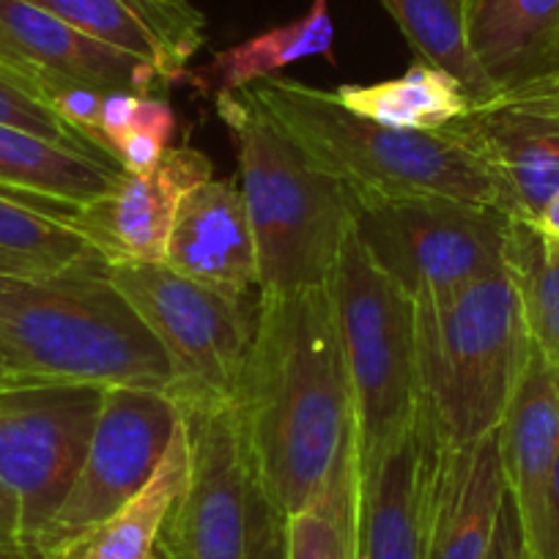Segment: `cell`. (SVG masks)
I'll return each instance as SVG.
<instances>
[{
    "label": "cell",
    "mask_w": 559,
    "mask_h": 559,
    "mask_svg": "<svg viewBox=\"0 0 559 559\" xmlns=\"http://www.w3.org/2000/svg\"><path fill=\"white\" fill-rule=\"evenodd\" d=\"M230 403L252 483L286 519L308 508L357 437L330 286L258 297Z\"/></svg>",
    "instance_id": "1"
},
{
    "label": "cell",
    "mask_w": 559,
    "mask_h": 559,
    "mask_svg": "<svg viewBox=\"0 0 559 559\" xmlns=\"http://www.w3.org/2000/svg\"><path fill=\"white\" fill-rule=\"evenodd\" d=\"M0 354L14 381L170 390L157 337L107 277V263L0 277Z\"/></svg>",
    "instance_id": "2"
},
{
    "label": "cell",
    "mask_w": 559,
    "mask_h": 559,
    "mask_svg": "<svg viewBox=\"0 0 559 559\" xmlns=\"http://www.w3.org/2000/svg\"><path fill=\"white\" fill-rule=\"evenodd\" d=\"M239 157L258 250V297L330 286L352 230V195L308 157L250 88L214 99Z\"/></svg>",
    "instance_id": "3"
},
{
    "label": "cell",
    "mask_w": 559,
    "mask_h": 559,
    "mask_svg": "<svg viewBox=\"0 0 559 559\" xmlns=\"http://www.w3.org/2000/svg\"><path fill=\"white\" fill-rule=\"evenodd\" d=\"M250 91L352 198L448 195L508 212L488 165L450 127L437 132L384 127L343 107L335 91L297 80L269 78Z\"/></svg>",
    "instance_id": "4"
},
{
    "label": "cell",
    "mask_w": 559,
    "mask_h": 559,
    "mask_svg": "<svg viewBox=\"0 0 559 559\" xmlns=\"http://www.w3.org/2000/svg\"><path fill=\"white\" fill-rule=\"evenodd\" d=\"M530 352L508 269L417 302L419 401L453 448L497 433Z\"/></svg>",
    "instance_id": "5"
},
{
    "label": "cell",
    "mask_w": 559,
    "mask_h": 559,
    "mask_svg": "<svg viewBox=\"0 0 559 559\" xmlns=\"http://www.w3.org/2000/svg\"><path fill=\"white\" fill-rule=\"evenodd\" d=\"M330 292L365 453L395 437L419 403L417 302L368 255L354 228Z\"/></svg>",
    "instance_id": "6"
},
{
    "label": "cell",
    "mask_w": 559,
    "mask_h": 559,
    "mask_svg": "<svg viewBox=\"0 0 559 559\" xmlns=\"http://www.w3.org/2000/svg\"><path fill=\"white\" fill-rule=\"evenodd\" d=\"M508 225L502 209L448 195L352 198L354 234L414 302L504 269Z\"/></svg>",
    "instance_id": "7"
},
{
    "label": "cell",
    "mask_w": 559,
    "mask_h": 559,
    "mask_svg": "<svg viewBox=\"0 0 559 559\" xmlns=\"http://www.w3.org/2000/svg\"><path fill=\"white\" fill-rule=\"evenodd\" d=\"M107 277L157 337L179 406L234 401L255 305L181 277L165 263H107Z\"/></svg>",
    "instance_id": "8"
},
{
    "label": "cell",
    "mask_w": 559,
    "mask_h": 559,
    "mask_svg": "<svg viewBox=\"0 0 559 559\" xmlns=\"http://www.w3.org/2000/svg\"><path fill=\"white\" fill-rule=\"evenodd\" d=\"M179 426L181 408L168 390L107 386L83 466L34 543L41 557L61 559L140 493Z\"/></svg>",
    "instance_id": "9"
},
{
    "label": "cell",
    "mask_w": 559,
    "mask_h": 559,
    "mask_svg": "<svg viewBox=\"0 0 559 559\" xmlns=\"http://www.w3.org/2000/svg\"><path fill=\"white\" fill-rule=\"evenodd\" d=\"M105 390L63 381L0 384V486L20 510V537L36 543L67 499Z\"/></svg>",
    "instance_id": "10"
},
{
    "label": "cell",
    "mask_w": 559,
    "mask_h": 559,
    "mask_svg": "<svg viewBox=\"0 0 559 559\" xmlns=\"http://www.w3.org/2000/svg\"><path fill=\"white\" fill-rule=\"evenodd\" d=\"M190 475L170 508L154 559H245L247 469L234 403L179 406Z\"/></svg>",
    "instance_id": "11"
},
{
    "label": "cell",
    "mask_w": 559,
    "mask_h": 559,
    "mask_svg": "<svg viewBox=\"0 0 559 559\" xmlns=\"http://www.w3.org/2000/svg\"><path fill=\"white\" fill-rule=\"evenodd\" d=\"M448 448L419 401L395 437L365 453L359 450L357 559H426Z\"/></svg>",
    "instance_id": "12"
},
{
    "label": "cell",
    "mask_w": 559,
    "mask_h": 559,
    "mask_svg": "<svg viewBox=\"0 0 559 559\" xmlns=\"http://www.w3.org/2000/svg\"><path fill=\"white\" fill-rule=\"evenodd\" d=\"M448 127L488 165L510 217L535 223L559 190V69L475 102Z\"/></svg>",
    "instance_id": "13"
},
{
    "label": "cell",
    "mask_w": 559,
    "mask_h": 559,
    "mask_svg": "<svg viewBox=\"0 0 559 559\" xmlns=\"http://www.w3.org/2000/svg\"><path fill=\"white\" fill-rule=\"evenodd\" d=\"M212 163L192 146L168 148L154 168L127 174L69 219L105 263H163L170 228L187 192L214 179Z\"/></svg>",
    "instance_id": "14"
},
{
    "label": "cell",
    "mask_w": 559,
    "mask_h": 559,
    "mask_svg": "<svg viewBox=\"0 0 559 559\" xmlns=\"http://www.w3.org/2000/svg\"><path fill=\"white\" fill-rule=\"evenodd\" d=\"M0 61L25 80L61 78L96 91L152 94L163 80L138 58L102 45L31 0H0Z\"/></svg>",
    "instance_id": "15"
},
{
    "label": "cell",
    "mask_w": 559,
    "mask_h": 559,
    "mask_svg": "<svg viewBox=\"0 0 559 559\" xmlns=\"http://www.w3.org/2000/svg\"><path fill=\"white\" fill-rule=\"evenodd\" d=\"M165 266L228 297H258V250L234 179H209L181 201Z\"/></svg>",
    "instance_id": "16"
},
{
    "label": "cell",
    "mask_w": 559,
    "mask_h": 559,
    "mask_svg": "<svg viewBox=\"0 0 559 559\" xmlns=\"http://www.w3.org/2000/svg\"><path fill=\"white\" fill-rule=\"evenodd\" d=\"M102 45L138 58L163 85L185 83L206 20L190 0H31Z\"/></svg>",
    "instance_id": "17"
},
{
    "label": "cell",
    "mask_w": 559,
    "mask_h": 559,
    "mask_svg": "<svg viewBox=\"0 0 559 559\" xmlns=\"http://www.w3.org/2000/svg\"><path fill=\"white\" fill-rule=\"evenodd\" d=\"M508 493L519 510L526 548L540 532L543 499L559 455V365L532 343L508 412L497 428Z\"/></svg>",
    "instance_id": "18"
},
{
    "label": "cell",
    "mask_w": 559,
    "mask_h": 559,
    "mask_svg": "<svg viewBox=\"0 0 559 559\" xmlns=\"http://www.w3.org/2000/svg\"><path fill=\"white\" fill-rule=\"evenodd\" d=\"M508 493L497 433L444 455L426 559H488L499 508Z\"/></svg>",
    "instance_id": "19"
},
{
    "label": "cell",
    "mask_w": 559,
    "mask_h": 559,
    "mask_svg": "<svg viewBox=\"0 0 559 559\" xmlns=\"http://www.w3.org/2000/svg\"><path fill=\"white\" fill-rule=\"evenodd\" d=\"M466 41L497 91L559 69V0H466Z\"/></svg>",
    "instance_id": "20"
},
{
    "label": "cell",
    "mask_w": 559,
    "mask_h": 559,
    "mask_svg": "<svg viewBox=\"0 0 559 559\" xmlns=\"http://www.w3.org/2000/svg\"><path fill=\"white\" fill-rule=\"evenodd\" d=\"M123 168L25 129L0 123V190L78 212L105 195Z\"/></svg>",
    "instance_id": "21"
},
{
    "label": "cell",
    "mask_w": 559,
    "mask_h": 559,
    "mask_svg": "<svg viewBox=\"0 0 559 559\" xmlns=\"http://www.w3.org/2000/svg\"><path fill=\"white\" fill-rule=\"evenodd\" d=\"M332 41H335V25H332L330 0H313L308 14L294 23L263 31L241 45L217 52L212 61L201 67H190L185 83L192 85L201 96L217 99L223 94H234V91L274 78L305 58L324 56L326 61H335Z\"/></svg>",
    "instance_id": "22"
},
{
    "label": "cell",
    "mask_w": 559,
    "mask_h": 559,
    "mask_svg": "<svg viewBox=\"0 0 559 559\" xmlns=\"http://www.w3.org/2000/svg\"><path fill=\"white\" fill-rule=\"evenodd\" d=\"M190 475V442L181 419L152 480L140 488L112 519L69 548L61 559H152L170 508Z\"/></svg>",
    "instance_id": "23"
},
{
    "label": "cell",
    "mask_w": 559,
    "mask_h": 559,
    "mask_svg": "<svg viewBox=\"0 0 559 559\" xmlns=\"http://www.w3.org/2000/svg\"><path fill=\"white\" fill-rule=\"evenodd\" d=\"M74 212L0 190V277H34L105 258L69 225Z\"/></svg>",
    "instance_id": "24"
},
{
    "label": "cell",
    "mask_w": 559,
    "mask_h": 559,
    "mask_svg": "<svg viewBox=\"0 0 559 559\" xmlns=\"http://www.w3.org/2000/svg\"><path fill=\"white\" fill-rule=\"evenodd\" d=\"M335 96L357 116L412 132H437L472 107L469 94L453 74L423 61L381 83L341 85Z\"/></svg>",
    "instance_id": "25"
},
{
    "label": "cell",
    "mask_w": 559,
    "mask_h": 559,
    "mask_svg": "<svg viewBox=\"0 0 559 559\" xmlns=\"http://www.w3.org/2000/svg\"><path fill=\"white\" fill-rule=\"evenodd\" d=\"M381 7L395 20L419 61L453 74L472 105L497 94L466 41V0H381Z\"/></svg>",
    "instance_id": "26"
},
{
    "label": "cell",
    "mask_w": 559,
    "mask_h": 559,
    "mask_svg": "<svg viewBox=\"0 0 559 559\" xmlns=\"http://www.w3.org/2000/svg\"><path fill=\"white\" fill-rule=\"evenodd\" d=\"M504 269L519 292L532 343L559 365V239L530 219L510 217Z\"/></svg>",
    "instance_id": "27"
},
{
    "label": "cell",
    "mask_w": 559,
    "mask_h": 559,
    "mask_svg": "<svg viewBox=\"0 0 559 559\" xmlns=\"http://www.w3.org/2000/svg\"><path fill=\"white\" fill-rule=\"evenodd\" d=\"M359 439L337 461L324 491L288 515V559H357Z\"/></svg>",
    "instance_id": "28"
},
{
    "label": "cell",
    "mask_w": 559,
    "mask_h": 559,
    "mask_svg": "<svg viewBox=\"0 0 559 559\" xmlns=\"http://www.w3.org/2000/svg\"><path fill=\"white\" fill-rule=\"evenodd\" d=\"M0 123H9V127L25 129V132H34L39 138L52 140V143H61V146L78 148V152L91 154V157L102 159V163H112L110 157H105L102 152H96L88 140L80 138L78 132L67 127L45 102L36 96V91L31 88L28 80L23 74L14 72L9 63L0 61ZM121 168V165H118Z\"/></svg>",
    "instance_id": "29"
},
{
    "label": "cell",
    "mask_w": 559,
    "mask_h": 559,
    "mask_svg": "<svg viewBox=\"0 0 559 559\" xmlns=\"http://www.w3.org/2000/svg\"><path fill=\"white\" fill-rule=\"evenodd\" d=\"M176 132V112L165 99L143 94L132 121L112 143L116 163L127 174L148 170L168 154V143Z\"/></svg>",
    "instance_id": "30"
},
{
    "label": "cell",
    "mask_w": 559,
    "mask_h": 559,
    "mask_svg": "<svg viewBox=\"0 0 559 559\" xmlns=\"http://www.w3.org/2000/svg\"><path fill=\"white\" fill-rule=\"evenodd\" d=\"M245 559H288L286 515L277 513L252 477L247 486Z\"/></svg>",
    "instance_id": "31"
},
{
    "label": "cell",
    "mask_w": 559,
    "mask_h": 559,
    "mask_svg": "<svg viewBox=\"0 0 559 559\" xmlns=\"http://www.w3.org/2000/svg\"><path fill=\"white\" fill-rule=\"evenodd\" d=\"M488 559H532L524 540V530H521L519 510H515V502L510 493H504L502 508H499L497 530H493Z\"/></svg>",
    "instance_id": "32"
},
{
    "label": "cell",
    "mask_w": 559,
    "mask_h": 559,
    "mask_svg": "<svg viewBox=\"0 0 559 559\" xmlns=\"http://www.w3.org/2000/svg\"><path fill=\"white\" fill-rule=\"evenodd\" d=\"M532 559H559V455L554 464L551 477L546 486V499H543V519L537 540L530 551Z\"/></svg>",
    "instance_id": "33"
},
{
    "label": "cell",
    "mask_w": 559,
    "mask_h": 559,
    "mask_svg": "<svg viewBox=\"0 0 559 559\" xmlns=\"http://www.w3.org/2000/svg\"><path fill=\"white\" fill-rule=\"evenodd\" d=\"M0 535L20 537V510L12 493L0 486Z\"/></svg>",
    "instance_id": "34"
},
{
    "label": "cell",
    "mask_w": 559,
    "mask_h": 559,
    "mask_svg": "<svg viewBox=\"0 0 559 559\" xmlns=\"http://www.w3.org/2000/svg\"><path fill=\"white\" fill-rule=\"evenodd\" d=\"M0 559H45L34 543L23 540V537L0 535Z\"/></svg>",
    "instance_id": "35"
},
{
    "label": "cell",
    "mask_w": 559,
    "mask_h": 559,
    "mask_svg": "<svg viewBox=\"0 0 559 559\" xmlns=\"http://www.w3.org/2000/svg\"><path fill=\"white\" fill-rule=\"evenodd\" d=\"M535 225L540 230H546L548 236H554V239H559V190L557 195L546 203V209H543L540 217L535 219Z\"/></svg>",
    "instance_id": "36"
},
{
    "label": "cell",
    "mask_w": 559,
    "mask_h": 559,
    "mask_svg": "<svg viewBox=\"0 0 559 559\" xmlns=\"http://www.w3.org/2000/svg\"><path fill=\"white\" fill-rule=\"evenodd\" d=\"M12 373H9V365L7 359H3V354H0V384H12Z\"/></svg>",
    "instance_id": "37"
},
{
    "label": "cell",
    "mask_w": 559,
    "mask_h": 559,
    "mask_svg": "<svg viewBox=\"0 0 559 559\" xmlns=\"http://www.w3.org/2000/svg\"><path fill=\"white\" fill-rule=\"evenodd\" d=\"M152 559H154V557H152Z\"/></svg>",
    "instance_id": "38"
}]
</instances>
